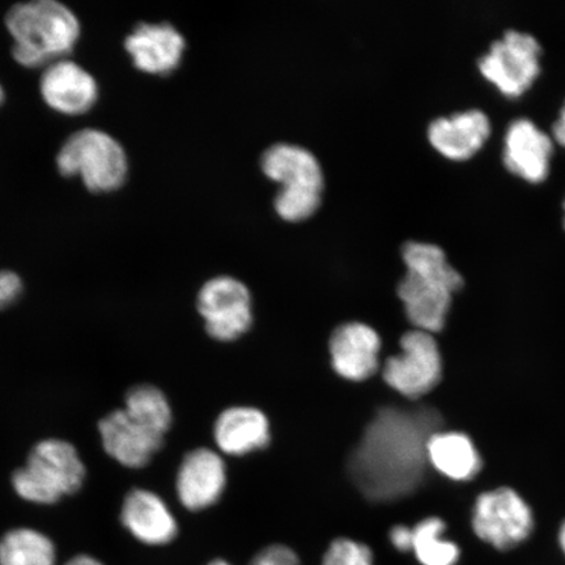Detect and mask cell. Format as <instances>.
I'll use <instances>...</instances> for the list:
<instances>
[{"label":"cell","instance_id":"cell-1","mask_svg":"<svg viewBox=\"0 0 565 565\" xmlns=\"http://www.w3.org/2000/svg\"><path fill=\"white\" fill-rule=\"evenodd\" d=\"M439 423V415L430 409L381 412L353 458V470L365 493L388 500L412 492L420 482L427 441Z\"/></svg>","mask_w":565,"mask_h":565},{"label":"cell","instance_id":"cell-13","mask_svg":"<svg viewBox=\"0 0 565 565\" xmlns=\"http://www.w3.org/2000/svg\"><path fill=\"white\" fill-rule=\"evenodd\" d=\"M41 95L55 111L81 116L94 108L98 87L95 77L75 62L62 60L41 76Z\"/></svg>","mask_w":565,"mask_h":565},{"label":"cell","instance_id":"cell-23","mask_svg":"<svg viewBox=\"0 0 565 565\" xmlns=\"http://www.w3.org/2000/svg\"><path fill=\"white\" fill-rule=\"evenodd\" d=\"M445 522L428 518L413 529V553L422 565H456L461 551L455 542L444 539Z\"/></svg>","mask_w":565,"mask_h":565},{"label":"cell","instance_id":"cell-29","mask_svg":"<svg viewBox=\"0 0 565 565\" xmlns=\"http://www.w3.org/2000/svg\"><path fill=\"white\" fill-rule=\"evenodd\" d=\"M551 137H553L557 143L565 147V102L562 105L559 115H557V118L555 119Z\"/></svg>","mask_w":565,"mask_h":565},{"label":"cell","instance_id":"cell-20","mask_svg":"<svg viewBox=\"0 0 565 565\" xmlns=\"http://www.w3.org/2000/svg\"><path fill=\"white\" fill-rule=\"evenodd\" d=\"M427 461L443 476L465 482L479 475L482 458L475 443L461 433H435L427 441Z\"/></svg>","mask_w":565,"mask_h":565},{"label":"cell","instance_id":"cell-5","mask_svg":"<svg viewBox=\"0 0 565 565\" xmlns=\"http://www.w3.org/2000/svg\"><path fill=\"white\" fill-rule=\"evenodd\" d=\"M56 167L62 175L79 177L92 193H109L121 188L129 164L121 145L108 134L86 129L63 143Z\"/></svg>","mask_w":565,"mask_h":565},{"label":"cell","instance_id":"cell-16","mask_svg":"<svg viewBox=\"0 0 565 565\" xmlns=\"http://www.w3.org/2000/svg\"><path fill=\"white\" fill-rule=\"evenodd\" d=\"M329 349L333 369L345 380L363 381L379 369L381 341L369 324H341L331 335Z\"/></svg>","mask_w":565,"mask_h":565},{"label":"cell","instance_id":"cell-26","mask_svg":"<svg viewBox=\"0 0 565 565\" xmlns=\"http://www.w3.org/2000/svg\"><path fill=\"white\" fill-rule=\"evenodd\" d=\"M247 565H301V562L291 547L270 545L254 555Z\"/></svg>","mask_w":565,"mask_h":565},{"label":"cell","instance_id":"cell-32","mask_svg":"<svg viewBox=\"0 0 565 565\" xmlns=\"http://www.w3.org/2000/svg\"><path fill=\"white\" fill-rule=\"evenodd\" d=\"M207 565H233V564L228 563L227 561L215 559V561L210 562Z\"/></svg>","mask_w":565,"mask_h":565},{"label":"cell","instance_id":"cell-19","mask_svg":"<svg viewBox=\"0 0 565 565\" xmlns=\"http://www.w3.org/2000/svg\"><path fill=\"white\" fill-rule=\"evenodd\" d=\"M268 179L281 186H309L323 190L324 177L313 152L291 143L274 145L260 160Z\"/></svg>","mask_w":565,"mask_h":565},{"label":"cell","instance_id":"cell-22","mask_svg":"<svg viewBox=\"0 0 565 565\" xmlns=\"http://www.w3.org/2000/svg\"><path fill=\"white\" fill-rule=\"evenodd\" d=\"M125 412L131 419L160 436H166L171 428L172 409L159 387L137 385L126 393Z\"/></svg>","mask_w":565,"mask_h":565},{"label":"cell","instance_id":"cell-17","mask_svg":"<svg viewBox=\"0 0 565 565\" xmlns=\"http://www.w3.org/2000/svg\"><path fill=\"white\" fill-rule=\"evenodd\" d=\"M225 466L210 449H195L183 458L177 477V493L183 507L202 511L216 503L225 487Z\"/></svg>","mask_w":565,"mask_h":565},{"label":"cell","instance_id":"cell-24","mask_svg":"<svg viewBox=\"0 0 565 565\" xmlns=\"http://www.w3.org/2000/svg\"><path fill=\"white\" fill-rule=\"evenodd\" d=\"M322 190L309 186H281L275 195L274 207L287 222H301L320 207Z\"/></svg>","mask_w":565,"mask_h":565},{"label":"cell","instance_id":"cell-25","mask_svg":"<svg viewBox=\"0 0 565 565\" xmlns=\"http://www.w3.org/2000/svg\"><path fill=\"white\" fill-rule=\"evenodd\" d=\"M322 565H374L372 550L350 539H338L323 555Z\"/></svg>","mask_w":565,"mask_h":565},{"label":"cell","instance_id":"cell-9","mask_svg":"<svg viewBox=\"0 0 565 565\" xmlns=\"http://www.w3.org/2000/svg\"><path fill=\"white\" fill-rule=\"evenodd\" d=\"M198 310L206 322L207 333L222 342L243 335L253 320L249 289L228 275L204 282L198 295Z\"/></svg>","mask_w":565,"mask_h":565},{"label":"cell","instance_id":"cell-14","mask_svg":"<svg viewBox=\"0 0 565 565\" xmlns=\"http://www.w3.org/2000/svg\"><path fill=\"white\" fill-rule=\"evenodd\" d=\"M127 53L134 65L147 74L167 75L179 67L186 41L179 30L169 23H140L127 35Z\"/></svg>","mask_w":565,"mask_h":565},{"label":"cell","instance_id":"cell-34","mask_svg":"<svg viewBox=\"0 0 565 565\" xmlns=\"http://www.w3.org/2000/svg\"><path fill=\"white\" fill-rule=\"evenodd\" d=\"M563 211H564L563 223H564V228H565V198H564V201H563Z\"/></svg>","mask_w":565,"mask_h":565},{"label":"cell","instance_id":"cell-10","mask_svg":"<svg viewBox=\"0 0 565 565\" xmlns=\"http://www.w3.org/2000/svg\"><path fill=\"white\" fill-rule=\"evenodd\" d=\"M554 150V138L533 119L519 117L507 126L503 161L508 171L520 179L532 183L545 181Z\"/></svg>","mask_w":565,"mask_h":565},{"label":"cell","instance_id":"cell-30","mask_svg":"<svg viewBox=\"0 0 565 565\" xmlns=\"http://www.w3.org/2000/svg\"><path fill=\"white\" fill-rule=\"evenodd\" d=\"M63 565H106L100 559H97L96 556H92L88 554H79L73 557L63 564Z\"/></svg>","mask_w":565,"mask_h":565},{"label":"cell","instance_id":"cell-12","mask_svg":"<svg viewBox=\"0 0 565 565\" xmlns=\"http://www.w3.org/2000/svg\"><path fill=\"white\" fill-rule=\"evenodd\" d=\"M491 130L489 115L475 108L435 118L428 126L427 137L444 158L462 161L475 157L489 140Z\"/></svg>","mask_w":565,"mask_h":565},{"label":"cell","instance_id":"cell-28","mask_svg":"<svg viewBox=\"0 0 565 565\" xmlns=\"http://www.w3.org/2000/svg\"><path fill=\"white\" fill-rule=\"evenodd\" d=\"M388 539H391L394 548L401 551V553L413 550V529L405 525H395L391 530Z\"/></svg>","mask_w":565,"mask_h":565},{"label":"cell","instance_id":"cell-21","mask_svg":"<svg viewBox=\"0 0 565 565\" xmlns=\"http://www.w3.org/2000/svg\"><path fill=\"white\" fill-rule=\"evenodd\" d=\"M0 565H58V553L40 530L15 527L0 536Z\"/></svg>","mask_w":565,"mask_h":565},{"label":"cell","instance_id":"cell-31","mask_svg":"<svg viewBox=\"0 0 565 565\" xmlns=\"http://www.w3.org/2000/svg\"><path fill=\"white\" fill-rule=\"evenodd\" d=\"M559 545L563 550V553L565 555V521L563 522V525L559 530Z\"/></svg>","mask_w":565,"mask_h":565},{"label":"cell","instance_id":"cell-7","mask_svg":"<svg viewBox=\"0 0 565 565\" xmlns=\"http://www.w3.org/2000/svg\"><path fill=\"white\" fill-rule=\"evenodd\" d=\"M472 529L479 540L500 551L525 542L534 529L533 512L526 501L511 489L480 494L472 512Z\"/></svg>","mask_w":565,"mask_h":565},{"label":"cell","instance_id":"cell-8","mask_svg":"<svg viewBox=\"0 0 565 565\" xmlns=\"http://www.w3.org/2000/svg\"><path fill=\"white\" fill-rule=\"evenodd\" d=\"M401 349L399 355L386 360L385 383L407 398H420L440 383L443 362L439 345L433 334L416 329L402 337Z\"/></svg>","mask_w":565,"mask_h":565},{"label":"cell","instance_id":"cell-15","mask_svg":"<svg viewBox=\"0 0 565 565\" xmlns=\"http://www.w3.org/2000/svg\"><path fill=\"white\" fill-rule=\"evenodd\" d=\"M121 524L134 540L146 546H166L175 540L179 525L157 493L136 489L126 494Z\"/></svg>","mask_w":565,"mask_h":565},{"label":"cell","instance_id":"cell-18","mask_svg":"<svg viewBox=\"0 0 565 565\" xmlns=\"http://www.w3.org/2000/svg\"><path fill=\"white\" fill-rule=\"evenodd\" d=\"M215 440L224 454L243 456L270 443V426L257 408L232 407L218 416Z\"/></svg>","mask_w":565,"mask_h":565},{"label":"cell","instance_id":"cell-11","mask_svg":"<svg viewBox=\"0 0 565 565\" xmlns=\"http://www.w3.org/2000/svg\"><path fill=\"white\" fill-rule=\"evenodd\" d=\"M98 434L106 454L129 469L145 468L164 444V436L131 419L124 408L104 416L98 423Z\"/></svg>","mask_w":565,"mask_h":565},{"label":"cell","instance_id":"cell-3","mask_svg":"<svg viewBox=\"0 0 565 565\" xmlns=\"http://www.w3.org/2000/svg\"><path fill=\"white\" fill-rule=\"evenodd\" d=\"M6 25L13 40V58L28 68H46L66 60L81 35L75 13L54 0L13 6Z\"/></svg>","mask_w":565,"mask_h":565},{"label":"cell","instance_id":"cell-2","mask_svg":"<svg viewBox=\"0 0 565 565\" xmlns=\"http://www.w3.org/2000/svg\"><path fill=\"white\" fill-rule=\"evenodd\" d=\"M407 267L398 285L409 322L427 333H439L454 294L463 286L461 273L449 263L443 247L433 243L407 242L402 246Z\"/></svg>","mask_w":565,"mask_h":565},{"label":"cell","instance_id":"cell-4","mask_svg":"<svg viewBox=\"0 0 565 565\" xmlns=\"http://www.w3.org/2000/svg\"><path fill=\"white\" fill-rule=\"evenodd\" d=\"M11 480L20 499L53 505L81 491L86 480V466L73 444L46 439L34 445L25 466L13 472Z\"/></svg>","mask_w":565,"mask_h":565},{"label":"cell","instance_id":"cell-33","mask_svg":"<svg viewBox=\"0 0 565 565\" xmlns=\"http://www.w3.org/2000/svg\"><path fill=\"white\" fill-rule=\"evenodd\" d=\"M4 97H6L4 90H3L2 86H0V106H2V104L4 103Z\"/></svg>","mask_w":565,"mask_h":565},{"label":"cell","instance_id":"cell-27","mask_svg":"<svg viewBox=\"0 0 565 565\" xmlns=\"http://www.w3.org/2000/svg\"><path fill=\"white\" fill-rule=\"evenodd\" d=\"M23 292V281L13 271H0V310L9 308Z\"/></svg>","mask_w":565,"mask_h":565},{"label":"cell","instance_id":"cell-6","mask_svg":"<svg viewBox=\"0 0 565 565\" xmlns=\"http://www.w3.org/2000/svg\"><path fill=\"white\" fill-rule=\"evenodd\" d=\"M542 46L532 33L508 30L494 40L477 66L486 81L507 97L515 98L532 88L541 74Z\"/></svg>","mask_w":565,"mask_h":565}]
</instances>
